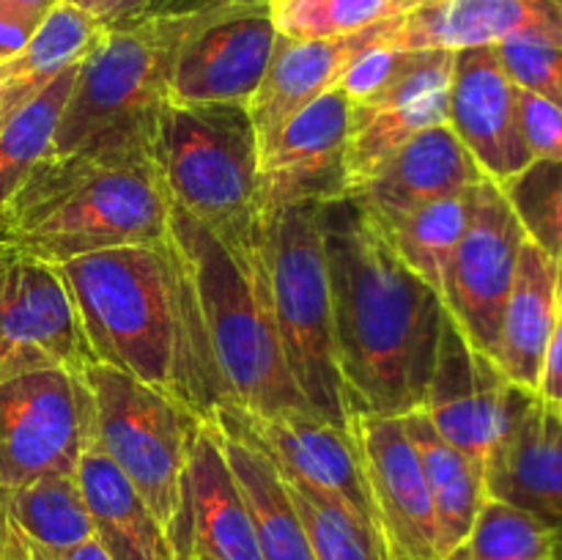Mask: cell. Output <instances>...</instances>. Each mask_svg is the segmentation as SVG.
<instances>
[{"mask_svg":"<svg viewBox=\"0 0 562 560\" xmlns=\"http://www.w3.org/2000/svg\"><path fill=\"white\" fill-rule=\"evenodd\" d=\"M322 234L351 412L404 417L423 410L442 335V296L401 261L376 214L355 195L324 203Z\"/></svg>","mask_w":562,"mask_h":560,"instance_id":"6da1fadb","label":"cell"},{"mask_svg":"<svg viewBox=\"0 0 562 560\" xmlns=\"http://www.w3.org/2000/svg\"><path fill=\"white\" fill-rule=\"evenodd\" d=\"M93 360L130 373L195 412L220 410L192 285L170 239L55 264Z\"/></svg>","mask_w":562,"mask_h":560,"instance_id":"7a4b0ae2","label":"cell"},{"mask_svg":"<svg viewBox=\"0 0 562 560\" xmlns=\"http://www.w3.org/2000/svg\"><path fill=\"white\" fill-rule=\"evenodd\" d=\"M170 195L151 152L47 154L0 212V239L49 264L162 245Z\"/></svg>","mask_w":562,"mask_h":560,"instance_id":"3957f363","label":"cell"},{"mask_svg":"<svg viewBox=\"0 0 562 560\" xmlns=\"http://www.w3.org/2000/svg\"><path fill=\"white\" fill-rule=\"evenodd\" d=\"M228 0H159L148 14L108 27L80 64L49 154H143L170 102L181 44Z\"/></svg>","mask_w":562,"mask_h":560,"instance_id":"277c9868","label":"cell"},{"mask_svg":"<svg viewBox=\"0 0 562 560\" xmlns=\"http://www.w3.org/2000/svg\"><path fill=\"white\" fill-rule=\"evenodd\" d=\"M168 239L190 278L220 410H236L241 415L307 410L291 379L252 256L241 258L209 225L198 223L173 201Z\"/></svg>","mask_w":562,"mask_h":560,"instance_id":"5b68a950","label":"cell"},{"mask_svg":"<svg viewBox=\"0 0 562 560\" xmlns=\"http://www.w3.org/2000/svg\"><path fill=\"white\" fill-rule=\"evenodd\" d=\"M322 206L316 201L294 203L261 220L252 267L307 410L346 428L351 404L335 351Z\"/></svg>","mask_w":562,"mask_h":560,"instance_id":"8992f818","label":"cell"},{"mask_svg":"<svg viewBox=\"0 0 562 560\" xmlns=\"http://www.w3.org/2000/svg\"><path fill=\"white\" fill-rule=\"evenodd\" d=\"M151 159L176 206L209 225L241 258L258 236L256 124L245 104H165Z\"/></svg>","mask_w":562,"mask_h":560,"instance_id":"52a82bcc","label":"cell"},{"mask_svg":"<svg viewBox=\"0 0 562 560\" xmlns=\"http://www.w3.org/2000/svg\"><path fill=\"white\" fill-rule=\"evenodd\" d=\"M82 379L93 401V445L130 478L176 558L187 560L184 467L201 417L173 395L104 362L82 368Z\"/></svg>","mask_w":562,"mask_h":560,"instance_id":"ba28073f","label":"cell"},{"mask_svg":"<svg viewBox=\"0 0 562 560\" xmlns=\"http://www.w3.org/2000/svg\"><path fill=\"white\" fill-rule=\"evenodd\" d=\"M93 443V401L82 371L38 368L0 382V492L75 475Z\"/></svg>","mask_w":562,"mask_h":560,"instance_id":"9c48e42d","label":"cell"},{"mask_svg":"<svg viewBox=\"0 0 562 560\" xmlns=\"http://www.w3.org/2000/svg\"><path fill=\"white\" fill-rule=\"evenodd\" d=\"M525 239L503 187L483 179L472 192L470 223L445 267L439 296L467 340L492 360Z\"/></svg>","mask_w":562,"mask_h":560,"instance_id":"30bf717a","label":"cell"},{"mask_svg":"<svg viewBox=\"0 0 562 560\" xmlns=\"http://www.w3.org/2000/svg\"><path fill=\"white\" fill-rule=\"evenodd\" d=\"M93 360L58 267L0 239V382Z\"/></svg>","mask_w":562,"mask_h":560,"instance_id":"8fae6325","label":"cell"},{"mask_svg":"<svg viewBox=\"0 0 562 560\" xmlns=\"http://www.w3.org/2000/svg\"><path fill=\"white\" fill-rule=\"evenodd\" d=\"M530 395L516 388L492 357L475 349L445 311L423 412L450 445L486 472L488 456L503 443Z\"/></svg>","mask_w":562,"mask_h":560,"instance_id":"7c38bea8","label":"cell"},{"mask_svg":"<svg viewBox=\"0 0 562 560\" xmlns=\"http://www.w3.org/2000/svg\"><path fill=\"white\" fill-rule=\"evenodd\" d=\"M269 0H228L190 33L170 75L173 104H250L272 64Z\"/></svg>","mask_w":562,"mask_h":560,"instance_id":"4fadbf2b","label":"cell"},{"mask_svg":"<svg viewBox=\"0 0 562 560\" xmlns=\"http://www.w3.org/2000/svg\"><path fill=\"white\" fill-rule=\"evenodd\" d=\"M346 428L360 453L387 560H439L437 516L404 417L355 410Z\"/></svg>","mask_w":562,"mask_h":560,"instance_id":"5bb4252c","label":"cell"},{"mask_svg":"<svg viewBox=\"0 0 562 560\" xmlns=\"http://www.w3.org/2000/svg\"><path fill=\"white\" fill-rule=\"evenodd\" d=\"M349 130L351 99L338 86L285 121L258 165V223L294 203L346 198Z\"/></svg>","mask_w":562,"mask_h":560,"instance_id":"9a60e30c","label":"cell"},{"mask_svg":"<svg viewBox=\"0 0 562 560\" xmlns=\"http://www.w3.org/2000/svg\"><path fill=\"white\" fill-rule=\"evenodd\" d=\"M456 49H409L398 75L362 102H351L346 195H355L404 143L448 124Z\"/></svg>","mask_w":562,"mask_h":560,"instance_id":"2e32d148","label":"cell"},{"mask_svg":"<svg viewBox=\"0 0 562 560\" xmlns=\"http://www.w3.org/2000/svg\"><path fill=\"white\" fill-rule=\"evenodd\" d=\"M214 415L228 417L236 428L256 439L285 481L338 505L379 533L360 453L349 428L333 426L307 410H289L278 415L217 410Z\"/></svg>","mask_w":562,"mask_h":560,"instance_id":"e0dca14e","label":"cell"},{"mask_svg":"<svg viewBox=\"0 0 562 560\" xmlns=\"http://www.w3.org/2000/svg\"><path fill=\"white\" fill-rule=\"evenodd\" d=\"M448 126L483 176L505 184L532 163L521 137L516 82L494 44L456 49L448 91Z\"/></svg>","mask_w":562,"mask_h":560,"instance_id":"ac0fdd59","label":"cell"},{"mask_svg":"<svg viewBox=\"0 0 562 560\" xmlns=\"http://www.w3.org/2000/svg\"><path fill=\"white\" fill-rule=\"evenodd\" d=\"M398 16L401 14H395L390 20L338 38L296 42V38H285L278 33L267 77H263L252 102L247 104L252 124H256L261 154L278 137L285 121L300 113L313 99L322 97L324 91L338 86L344 71L362 53H368L371 47H390Z\"/></svg>","mask_w":562,"mask_h":560,"instance_id":"d6986e66","label":"cell"},{"mask_svg":"<svg viewBox=\"0 0 562 560\" xmlns=\"http://www.w3.org/2000/svg\"><path fill=\"white\" fill-rule=\"evenodd\" d=\"M486 494L536 516L562 560V417L532 393L486 461Z\"/></svg>","mask_w":562,"mask_h":560,"instance_id":"ffe728a7","label":"cell"},{"mask_svg":"<svg viewBox=\"0 0 562 560\" xmlns=\"http://www.w3.org/2000/svg\"><path fill=\"white\" fill-rule=\"evenodd\" d=\"M499 42L562 47V0H428L404 11L395 49H461Z\"/></svg>","mask_w":562,"mask_h":560,"instance_id":"44dd1931","label":"cell"},{"mask_svg":"<svg viewBox=\"0 0 562 560\" xmlns=\"http://www.w3.org/2000/svg\"><path fill=\"white\" fill-rule=\"evenodd\" d=\"M184 511L187 560H263L212 417L198 421L187 448Z\"/></svg>","mask_w":562,"mask_h":560,"instance_id":"7402d4cb","label":"cell"},{"mask_svg":"<svg viewBox=\"0 0 562 560\" xmlns=\"http://www.w3.org/2000/svg\"><path fill=\"white\" fill-rule=\"evenodd\" d=\"M486 179L448 124L423 130L398 148L355 198L376 217H398L426 203L470 192Z\"/></svg>","mask_w":562,"mask_h":560,"instance_id":"603a6c76","label":"cell"},{"mask_svg":"<svg viewBox=\"0 0 562 560\" xmlns=\"http://www.w3.org/2000/svg\"><path fill=\"white\" fill-rule=\"evenodd\" d=\"M560 275L552 258L525 239L499 327L497 366L516 388L538 393L549 338L560 316Z\"/></svg>","mask_w":562,"mask_h":560,"instance_id":"cb8c5ba5","label":"cell"},{"mask_svg":"<svg viewBox=\"0 0 562 560\" xmlns=\"http://www.w3.org/2000/svg\"><path fill=\"white\" fill-rule=\"evenodd\" d=\"M75 478L91 516L93 538L108 549L110 558L179 560L146 500L97 445L80 456Z\"/></svg>","mask_w":562,"mask_h":560,"instance_id":"d4e9b609","label":"cell"},{"mask_svg":"<svg viewBox=\"0 0 562 560\" xmlns=\"http://www.w3.org/2000/svg\"><path fill=\"white\" fill-rule=\"evenodd\" d=\"M220 445L231 467L241 500L247 505L263 560H313L305 527L296 514L289 483L280 475L267 450L236 428L228 417L212 415Z\"/></svg>","mask_w":562,"mask_h":560,"instance_id":"484cf974","label":"cell"},{"mask_svg":"<svg viewBox=\"0 0 562 560\" xmlns=\"http://www.w3.org/2000/svg\"><path fill=\"white\" fill-rule=\"evenodd\" d=\"M93 538L91 516L75 475H49L0 492V560L60 552Z\"/></svg>","mask_w":562,"mask_h":560,"instance_id":"4316f807","label":"cell"},{"mask_svg":"<svg viewBox=\"0 0 562 560\" xmlns=\"http://www.w3.org/2000/svg\"><path fill=\"white\" fill-rule=\"evenodd\" d=\"M104 31L102 22L60 0L31 42L0 64V126L47 91L64 71L80 66L102 42Z\"/></svg>","mask_w":562,"mask_h":560,"instance_id":"83f0119b","label":"cell"},{"mask_svg":"<svg viewBox=\"0 0 562 560\" xmlns=\"http://www.w3.org/2000/svg\"><path fill=\"white\" fill-rule=\"evenodd\" d=\"M437 516L439 560H450L470 536L486 494V472L434 428L423 410L404 415Z\"/></svg>","mask_w":562,"mask_h":560,"instance_id":"f1b7e54d","label":"cell"},{"mask_svg":"<svg viewBox=\"0 0 562 560\" xmlns=\"http://www.w3.org/2000/svg\"><path fill=\"white\" fill-rule=\"evenodd\" d=\"M472 192H475V187L470 192L426 203V206L398 214V217H379L401 261L412 272L420 275L437 294L439 285H442L445 267H448L450 256H453L456 245H459L467 223H470Z\"/></svg>","mask_w":562,"mask_h":560,"instance_id":"f546056e","label":"cell"},{"mask_svg":"<svg viewBox=\"0 0 562 560\" xmlns=\"http://www.w3.org/2000/svg\"><path fill=\"white\" fill-rule=\"evenodd\" d=\"M77 69L80 66L64 71L47 91L38 93L14 119L0 126V212L27 179L33 165L47 157L53 148L55 126L69 102Z\"/></svg>","mask_w":562,"mask_h":560,"instance_id":"4dcf8cb0","label":"cell"},{"mask_svg":"<svg viewBox=\"0 0 562 560\" xmlns=\"http://www.w3.org/2000/svg\"><path fill=\"white\" fill-rule=\"evenodd\" d=\"M450 560H558V544L532 514L486 497L464 547Z\"/></svg>","mask_w":562,"mask_h":560,"instance_id":"1f68e13d","label":"cell"},{"mask_svg":"<svg viewBox=\"0 0 562 560\" xmlns=\"http://www.w3.org/2000/svg\"><path fill=\"white\" fill-rule=\"evenodd\" d=\"M398 0H269L274 31L285 38H338L404 14Z\"/></svg>","mask_w":562,"mask_h":560,"instance_id":"d6a6232c","label":"cell"},{"mask_svg":"<svg viewBox=\"0 0 562 560\" xmlns=\"http://www.w3.org/2000/svg\"><path fill=\"white\" fill-rule=\"evenodd\" d=\"M503 187L525 236L558 267L562 289V163L532 159Z\"/></svg>","mask_w":562,"mask_h":560,"instance_id":"836d02e7","label":"cell"},{"mask_svg":"<svg viewBox=\"0 0 562 560\" xmlns=\"http://www.w3.org/2000/svg\"><path fill=\"white\" fill-rule=\"evenodd\" d=\"M285 483L305 527L313 560H387L382 538L373 527L291 481Z\"/></svg>","mask_w":562,"mask_h":560,"instance_id":"e575fe53","label":"cell"},{"mask_svg":"<svg viewBox=\"0 0 562 560\" xmlns=\"http://www.w3.org/2000/svg\"><path fill=\"white\" fill-rule=\"evenodd\" d=\"M494 47L516 86L562 110V47L541 42H499Z\"/></svg>","mask_w":562,"mask_h":560,"instance_id":"d590c367","label":"cell"},{"mask_svg":"<svg viewBox=\"0 0 562 560\" xmlns=\"http://www.w3.org/2000/svg\"><path fill=\"white\" fill-rule=\"evenodd\" d=\"M516 110H519L521 137L532 159L562 163V110L558 104L516 86Z\"/></svg>","mask_w":562,"mask_h":560,"instance_id":"8d00e7d4","label":"cell"},{"mask_svg":"<svg viewBox=\"0 0 562 560\" xmlns=\"http://www.w3.org/2000/svg\"><path fill=\"white\" fill-rule=\"evenodd\" d=\"M406 55H409V49L371 47L344 71L338 88H344L346 97H349L351 102H362V99L382 91V88L398 75Z\"/></svg>","mask_w":562,"mask_h":560,"instance_id":"74e56055","label":"cell"},{"mask_svg":"<svg viewBox=\"0 0 562 560\" xmlns=\"http://www.w3.org/2000/svg\"><path fill=\"white\" fill-rule=\"evenodd\" d=\"M64 3L86 11L88 16L102 22L104 27H115L148 14L159 0H64Z\"/></svg>","mask_w":562,"mask_h":560,"instance_id":"f35d334b","label":"cell"},{"mask_svg":"<svg viewBox=\"0 0 562 560\" xmlns=\"http://www.w3.org/2000/svg\"><path fill=\"white\" fill-rule=\"evenodd\" d=\"M538 395H541L543 401H549V404H562V302L558 324H554V333L547 346V357H543Z\"/></svg>","mask_w":562,"mask_h":560,"instance_id":"ab89813d","label":"cell"},{"mask_svg":"<svg viewBox=\"0 0 562 560\" xmlns=\"http://www.w3.org/2000/svg\"><path fill=\"white\" fill-rule=\"evenodd\" d=\"M33 33H36V27L25 25V22L16 20V16L0 11V64L14 58V55L31 42Z\"/></svg>","mask_w":562,"mask_h":560,"instance_id":"60d3db41","label":"cell"},{"mask_svg":"<svg viewBox=\"0 0 562 560\" xmlns=\"http://www.w3.org/2000/svg\"><path fill=\"white\" fill-rule=\"evenodd\" d=\"M58 3L60 0H0V11L16 16V20H22L25 25L38 27Z\"/></svg>","mask_w":562,"mask_h":560,"instance_id":"b9f144b4","label":"cell"},{"mask_svg":"<svg viewBox=\"0 0 562 560\" xmlns=\"http://www.w3.org/2000/svg\"><path fill=\"white\" fill-rule=\"evenodd\" d=\"M14 560H113L108 555V549L97 541V538H88V541L77 544L71 549H60V552H25Z\"/></svg>","mask_w":562,"mask_h":560,"instance_id":"7bdbcfd3","label":"cell"},{"mask_svg":"<svg viewBox=\"0 0 562 560\" xmlns=\"http://www.w3.org/2000/svg\"><path fill=\"white\" fill-rule=\"evenodd\" d=\"M398 3H401V5H404V9H406V11H409V9H415V5H417V0H398Z\"/></svg>","mask_w":562,"mask_h":560,"instance_id":"ee69618b","label":"cell"},{"mask_svg":"<svg viewBox=\"0 0 562 560\" xmlns=\"http://www.w3.org/2000/svg\"><path fill=\"white\" fill-rule=\"evenodd\" d=\"M554 410H558V415L562 417V404H554Z\"/></svg>","mask_w":562,"mask_h":560,"instance_id":"f6af8a7d","label":"cell"},{"mask_svg":"<svg viewBox=\"0 0 562 560\" xmlns=\"http://www.w3.org/2000/svg\"><path fill=\"white\" fill-rule=\"evenodd\" d=\"M420 3H428V0H417V5H420Z\"/></svg>","mask_w":562,"mask_h":560,"instance_id":"bcb514c9","label":"cell"}]
</instances>
